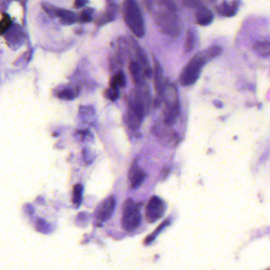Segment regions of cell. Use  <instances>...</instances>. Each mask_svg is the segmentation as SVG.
<instances>
[{"mask_svg":"<svg viewBox=\"0 0 270 270\" xmlns=\"http://www.w3.org/2000/svg\"><path fill=\"white\" fill-rule=\"evenodd\" d=\"M158 4L159 7L155 14L157 24L161 27L164 33L175 35L179 31L175 7L172 2L168 1H159Z\"/></svg>","mask_w":270,"mask_h":270,"instance_id":"1","label":"cell"},{"mask_svg":"<svg viewBox=\"0 0 270 270\" xmlns=\"http://www.w3.org/2000/svg\"><path fill=\"white\" fill-rule=\"evenodd\" d=\"M123 17L126 25L136 37L142 38L145 35V23L137 2L128 0L124 2Z\"/></svg>","mask_w":270,"mask_h":270,"instance_id":"2","label":"cell"},{"mask_svg":"<svg viewBox=\"0 0 270 270\" xmlns=\"http://www.w3.org/2000/svg\"><path fill=\"white\" fill-rule=\"evenodd\" d=\"M209 59L210 58L208 57L207 52L196 53L184 68L182 73L180 74V83L186 87L196 83L200 76L201 68Z\"/></svg>","mask_w":270,"mask_h":270,"instance_id":"3","label":"cell"},{"mask_svg":"<svg viewBox=\"0 0 270 270\" xmlns=\"http://www.w3.org/2000/svg\"><path fill=\"white\" fill-rule=\"evenodd\" d=\"M141 223V208L131 199L126 200L123 207L122 224L127 231H134Z\"/></svg>","mask_w":270,"mask_h":270,"instance_id":"4","label":"cell"},{"mask_svg":"<svg viewBox=\"0 0 270 270\" xmlns=\"http://www.w3.org/2000/svg\"><path fill=\"white\" fill-rule=\"evenodd\" d=\"M166 212L165 203L159 196H152L146 208V218L149 223H155L163 217Z\"/></svg>","mask_w":270,"mask_h":270,"instance_id":"5","label":"cell"},{"mask_svg":"<svg viewBox=\"0 0 270 270\" xmlns=\"http://www.w3.org/2000/svg\"><path fill=\"white\" fill-rule=\"evenodd\" d=\"M116 206V200L114 196L106 198L100 204L96 211V220L99 223H102L109 221L114 213Z\"/></svg>","mask_w":270,"mask_h":270,"instance_id":"6","label":"cell"},{"mask_svg":"<svg viewBox=\"0 0 270 270\" xmlns=\"http://www.w3.org/2000/svg\"><path fill=\"white\" fill-rule=\"evenodd\" d=\"M145 177L146 175L145 172H143L138 166L136 164L132 166L128 173V179L132 188L136 189L141 186L145 181Z\"/></svg>","mask_w":270,"mask_h":270,"instance_id":"7","label":"cell"},{"mask_svg":"<svg viewBox=\"0 0 270 270\" xmlns=\"http://www.w3.org/2000/svg\"><path fill=\"white\" fill-rule=\"evenodd\" d=\"M8 34L6 35V41L9 45H12L13 46H19L23 42V33L20 27L14 26L9 29Z\"/></svg>","mask_w":270,"mask_h":270,"instance_id":"8","label":"cell"},{"mask_svg":"<svg viewBox=\"0 0 270 270\" xmlns=\"http://www.w3.org/2000/svg\"><path fill=\"white\" fill-rule=\"evenodd\" d=\"M196 23L200 25H208L213 21V14L204 6H200L196 15Z\"/></svg>","mask_w":270,"mask_h":270,"instance_id":"9","label":"cell"},{"mask_svg":"<svg viewBox=\"0 0 270 270\" xmlns=\"http://www.w3.org/2000/svg\"><path fill=\"white\" fill-rule=\"evenodd\" d=\"M57 17L60 19V21L64 25H73L77 22V16L73 11L58 9Z\"/></svg>","mask_w":270,"mask_h":270,"instance_id":"10","label":"cell"},{"mask_svg":"<svg viewBox=\"0 0 270 270\" xmlns=\"http://www.w3.org/2000/svg\"><path fill=\"white\" fill-rule=\"evenodd\" d=\"M155 82L157 91L163 97V94L165 91V87L163 85V73L161 66L157 62L155 63Z\"/></svg>","mask_w":270,"mask_h":270,"instance_id":"11","label":"cell"},{"mask_svg":"<svg viewBox=\"0 0 270 270\" xmlns=\"http://www.w3.org/2000/svg\"><path fill=\"white\" fill-rule=\"evenodd\" d=\"M79 93V89L73 88V87H66L63 89L61 91H59L56 94V96L60 99L62 100H66V101H71L78 96Z\"/></svg>","mask_w":270,"mask_h":270,"instance_id":"12","label":"cell"},{"mask_svg":"<svg viewBox=\"0 0 270 270\" xmlns=\"http://www.w3.org/2000/svg\"><path fill=\"white\" fill-rule=\"evenodd\" d=\"M180 114V105L174 107L167 108L165 113V122L168 125L173 124Z\"/></svg>","mask_w":270,"mask_h":270,"instance_id":"13","label":"cell"},{"mask_svg":"<svg viewBox=\"0 0 270 270\" xmlns=\"http://www.w3.org/2000/svg\"><path fill=\"white\" fill-rule=\"evenodd\" d=\"M254 51L262 56H270V42L268 41L257 42L254 44Z\"/></svg>","mask_w":270,"mask_h":270,"instance_id":"14","label":"cell"},{"mask_svg":"<svg viewBox=\"0 0 270 270\" xmlns=\"http://www.w3.org/2000/svg\"><path fill=\"white\" fill-rule=\"evenodd\" d=\"M237 11V6L234 4H229L227 2H223L218 7V12L221 15L225 17H231L235 15Z\"/></svg>","mask_w":270,"mask_h":270,"instance_id":"15","label":"cell"},{"mask_svg":"<svg viewBox=\"0 0 270 270\" xmlns=\"http://www.w3.org/2000/svg\"><path fill=\"white\" fill-rule=\"evenodd\" d=\"M126 86V77L125 74L123 72H119L115 76L113 77L110 83V87L112 88H119L122 87L124 88Z\"/></svg>","mask_w":270,"mask_h":270,"instance_id":"16","label":"cell"},{"mask_svg":"<svg viewBox=\"0 0 270 270\" xmlns=\"http://www.w3.org/2000/svg\"><path fill=\"white\" fill-rule=\"evenodd\" d=\"M129 71L135 83L136 84H141L142 83V77H141L140 65L136 62L131 63L129 65Z\"/></svg>","mask_w":270,"mask_h":270,"instance_id":"17","label":"cell"},{"mask_svg":"<svg viewBox=\"0 0 270 270\" xmlns=\"http://www.w3.org/2000/svg\"><path fill=\"white\" fill-rule=\"evenodd\" d=\"M83 187L81 184H77L74 186L73 194V202L76 207L79 206L83 200Z\"/></svg>","mask_w":270,"mask_h":270,"instance_id":"18","label":"cell"},{"mask_svg":"<svg viewBox=\"0 0 270 270\" xmlns=\"http://www.w3.org/2000/svg\"><path fill=\"white\" fill-rule=\"evenodd\" d=\"M116 12H117V6L115 4L109 5L107 11L104 14L103 17L101 19L100 24H105L113 21L115 18Z\"/></svg>","mask_w":270,"mask_h":270,"instance_id":"19","label":"cell"},{"mask_svg":"<svg viewBox=\"0 0 270 270\" xmlns=\"http://www.w3.org/2000/svg\"><path fill=\"white\" fill-rule=\"evenodd\" d=\"M195 34L194 32L189 30L187 36H186V42H185V51L186 52H190L194 49V45H195Z\"/></svg>","mask_w":270,"mask_h":270,"instance_id":"20","label":"cell"},{"mask_svg":"<svg viewBox=\"0 0 270 270\" xmlns=\"http://www.w3.org/2000/svg\"><path fill=\"white\" fill-rule=\"evenodd\" d=\"M11 20L10 19V17L6 15V14H3L2 15V19H1V23H0V32H1V34H3L5 32L11 29Z\"/></svg>","mask_w":270,"mask_h":270,"instance_id":"21","label":"cell"},{"mask_svg":"<svg viewBox=\"0 0 270 270\" xmlns=\"http://www.w3.org/2000/svg\"><path fill=\"white\" fill-rule=\"evenodd\" d=\"M42 8H43L44 11H46V14L50 18L53 19V18L57 17L58 9L55 8L52 5L49 4V3H46V2H43L42 3Z\"/></svg>","mask_w":270,"mask_h":270,"instance_id":"22","label":"cell"},{"mask_svg":"<svg viewBox=\"0 0 270 270\" xmlns=\"http://www.w3.org/2000/svg\"><path fill=\"white\" fill-rule=\"evenodd\" d=\"M94 11H95V10L92 8L85 9L84 11L81 14L80 17H79V21L83 23H90V22H91V19H92L91 15L93 14Z\"/></svg>","mask_w":270,"mask_h":270,"instance_id":"23","label":"cell"},{"mask_svg":"<svg viewBox=\"0 0 270 270\" xmlns=\"http://www.w3.org/2000/svg\"><path fill=\"white\" fill-rule=\"evenodd\" d=\"M105 95H106V98L109 99L110 101H117L120 97L119 89L112 88V87H110V88L108 89L106 92H105Z\"/></svg>","mask_w":270,"mask_h":270,"instance_id":"24","label":"cell"},{"mask_svg":"<svg viewBox=\"0 0 270 270\" xmlns=\"http://www.w3.org/2000/svg\"><path fill=\"white\" fill-rule=\"evenodd\" d=\"M207 54H208V57L212 59V58L216 57V56H219L220 54L222 52V49L219 46H214L207 50Z\"/></svg>","mask_w":270,"mask_h":270,"instance_id":"25","label":"cell"},{"mask_svg":"<svg viewBox=\"0 0 270 270\" xmlns=\"http://www.w3.org/2000/svg\"><path fill=\"white\" fill-rule=\"evenodd\" d=\"M94 109L89 106H83L80 108V114L83 116H92L94 115Z\"/></svg>","mask_w":270,"mask_h":270,"instance_id":"26","label":"cell"},{"mask_svg":"<svg viewBox=\"0 0 270 270\" xmlns=\"http://www.w3.org/2000/svg\"><path fill=\"white\" fill-rule=\"evenodd\" d=\"M167 223H168V222H164V223H163V224L161 225V226H160V227H159V228L157 229L156 231V232H155V233L153 234V235H150V236H148V237H147V239H146V241H145V243H146V244H150V243H151V242H152L153 240H154V239H155V235H156L157 233H158V232H159V231H160V230H161L162 228H163V227H165V226H167Z\"/></svg>","mask_w":270,"mask_h":270,"instance_id":"27","label":"cell"},{"mask_svg":"<svg viewBox=\"0 0 270 270\" xmlns=\"http://www.w3.org/2000/svg\"><path fill=\"white\" fill-rule=\"evenodd\" d=\"M88 3V1H83V0H77L76 2H74V6L76 8H82L85 5H87Z\"/></svg>","mask_w":270,"mask_h":270,"instance_id":"28","label":"cell"},{"mask_svg":"<svg viewBox=\"0 0 270 270\" xmlns=\"http://www.w3.org/2000/svg\"><path fill=\"white\" fill-rule=\"evenodd\" d=\"M270 270V269H269V270Z\"/></svg>","mask_w":270,"mask_h":270,"instance_id":"29","label":"cell"}]
</instances>
